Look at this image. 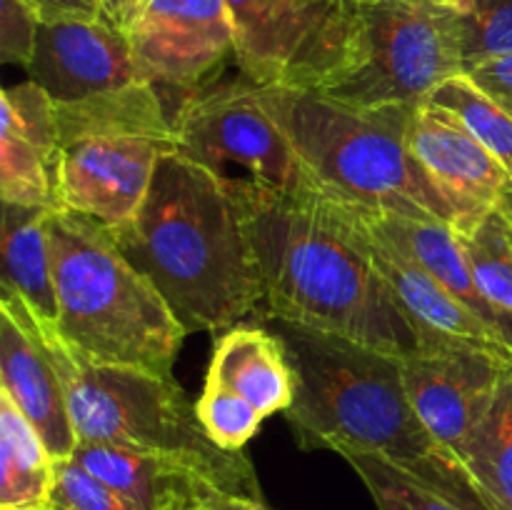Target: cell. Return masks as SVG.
<instances>
[{"instance_id": "cell-1", "label": "cell", "mask_w": 512, "mask_h": 510, "mask_svg": "<svg viewBox=\"0 0 512 510\" xmlns=\"http://www.w3.org/2000/svg\"><path fill=\"white\" fill-rule=\"evenodd\" d=\"M233 190L265 283L263 315L345 335L398 358L425 348L338 200L318 188L278 190L235 178Z\"/></svg>"}, {"instance_id": "cell-2", "label": "cell", "mask_w": 512, "mask_h": 510, "mask_svg": "<svg viewBox=\"0 0 512 510\" xmlns=\"http://www.w3.org/2000/svg\"><path fill=\"white\" fill-rule=\"evenodd\" d=\"M188 333H223L265 305V283L233 178L170 150L143 208L108 228Z\"/></svg>"}, {"instance_id": "cell-3", "label": "cell", "mask_w": 512, "mask_h": 510, "mask_svg": "<svg viewBox=\"0 0 512 510\" xmlns=\"http://www.w3.org/2000/svg\"><path fill=\"white\" fill-rule=\"evenodd\" d=\"M260 323L283 340L293 365L295 398L285 418L300 448L380 455L473 508L490 510L463 463L410 405L398 355L275 315H260Z\"/></svg>"}, {"instance_id": "cell-4", "label": "cell", "mask_w": 512, "mask_h": 510, "mask_svg": "<svg viewBox=\"0 0 512 510\" xmlns=\"http://www.w3.org/2000/svg\"><path fill=\"white\" fill-rule=\"evenodd\" d=\"M58 335L78 358L173 378L185 325L153 283L120 253L108 228L48 210Z\"/></svg>"}, {"instance_id": "cell-5", "label": "cell", "mask_w": 512, "mask_h": 510, "mask_svg": "<svg viewBox=\"0 0 512 510\" xmlns=\"http://www.w3.org/2000/svg\"><path fill=\"white\" fill-rule=\"evenodd\" d=\"M260 100L288 135L313 188L330 198L458 225L410 150L415 108H358L315 90L268 88Z\"/></svg>"}, {"instance_id": "cell-6", "label": "cell", "mask_w": 512, "mask_h": 510, "mask_svg": "<svg viewBox=\"0 0 512 510\" xmlns=\"http://www.w3.org/2000/svg\"><path fill=\"white\" fill-rule=\"evenodd\" d=\"M33 318V315H30ZM65 388L78 443L120 445L183 458L203 468L223 490L263 498L243 450H223L205 435L195 403L175 378L78 358L58 330L35 323Z\"/></svg>"}, {"instance_id": "cell-7", "label": "cell", "mask_w": 512, "mask_h": 510, "mask_svg": "<svg viewBox=\"0 0 512 510\" xmlns=\"http://www.w3.org/2000/svg\"><path fill=\"white\" fill-rule=\"evenodd\" d=\"M348 33L315 93L358 108H418L465 73L458 18L433 0H345Z\"/></svg>"}, {"instance_id": "cell-8", "label": "cell", "mask_w": 512, "mask_h": 510, "mask_svg": "<svg viewBox=\"0 0 512 510\" xmlns=\"http://www.w3.org/2000/svg\"><path fill=\"white\" fill-rule=\"evenodd\" d=\"M170 120L180 153L220 175L225 165H238L268 188H313L288 135L260 100V85L243 73L180 98Z\"/></svg>"}, {"instance_id": "cell-9", "label": "cell", "mask_w": 512, "mask_h": 510, "mask_svg": "<svg viewBox=\"0 0 512 510\" xmlns=\"http://www.w3.org/2000/svg\"><path fill=\"white\" fill-rule=\"evenodd\" d=\"M235 65L268 88L315 90L348 33L345 0H228Z\"/></svg>"}, {"instance_id": "cell-10", "label": "cell", "mask_w": 512, "mask_h": 510, "mask_svg": "<svg viewBox=\"0 0 512 510\" xmlns=\"http://www.w3.org/2000/svg\"><path fill=\"white\" fill-rule=\"evenodd\" d=\"M125 35L140 75L183 98L218 80L235 60L228 0H145Z\"/></svg>"}, {"instance_id": "cell-11", "label": "cell", "mask_w": 512, "mask_h": 510, "mask_svg": "<svg viewBox=\"0 0 512 510\" xmlns=\"http://www.w3.org/2000/svg\"><path fill=\"white\" fill-rule=\"evenodd\" d=\"M170 150L165 140L130 133H93L60 143L55 165V210L85 215L105 228L130 223Z\"/></svg>"}, {"instance_id": "cell-12", "label": "cell", "mask_w": 512, "mask_h": 510, "mask_svg": "<svg viewBox=\"0 0 512 510\" xmlns=\"http://www.w3.org/2000/svg\"><path fill=\"white\" fill-rule=\"evenodd\" d=\"M400 368L418 418L460 460L465 443L512 373V355L478 345H435L400 358Z\"/></svg>"}, {"instance_id": "cell-13", "label": "cell", "mask_w": 512, "mask_h": 510, "mask_svg": "<svg viewBox=\"0 0 512 510\" xmlns=\"http://www.w3.org/2000/svg\"><path fill=\"white\" fill-rule=\"evenodd\" d=\"M410 150L440 195L453 208L455 230L478 223L512 193V173L458 115L440 105H418L410 123Z\"/></svg>"}, {"instance_id": "cell-14", "label": "cell", "mask_w": 512, "mask_h": 510, "mask_svg": "<svg viewBox=\"0 0 512 510\" xmlns=\"http://www.w3.org/2000/svg\"><path fill=\"white\" fill-rule=\"evenodd\" d=\"M28 80L38 83L55 105L143 83L133 48L113 20L43 23L30 60Z\"/></svg>"}, {"instance_id": "cell-15", "label": "cell", "mask_w": 512, "mask_h": 510, "mask_svg": "<svg viewBox=\"0 0 512 510\" xmlns=\"http://www.w3.org/2000/svg\"><path fill=\"white\" fill-rule=\"evenodd\" d=\"M338 203L343 205V213L345 218H348L350 230H353L360 248L365 250L368 260L373 263V268L378 270V275L383 278V283L388 285V290L393 293V298L398 300V305L403 308V313L408 315L410 323H413L415 328H418V333L423 335L425 348L460 343L500 350V353L512 355V350L505 348V345L495 338V333L483 323V320L475 318L463 303H458V300L433 278V275L425 273L418 263H413L398 245H393L388 238H383V235L363 218L358 205L345 203V200H338Z\"/></svg>"}, {"instance_id": "cell-16", "label": "cell", "mask_w": 512, "mask_h": 510, "mask_svg": "<svg viewBox=\"0 0 512 510\" xmlns=\"http://www.w3.org/2000/svg\"><path fill=\"white\" fill-rule=\"evenodd\" d=\"M0 390L20 408L45 440L55 460L70 458L78 448L63 380L35 333L25 303L3 293L0 308Z\"/></svg>"}, {"instance_id": "cell-17", "label": "cell", "mask_w": 512, "mask_h": 510, "mask_svg": "<svg viewBox=\"0 0 512 510\" xmlns=\"http://www.w3.org/2000/svg\"><path fill=\"white\" fill-rule=\"evenodd\" d=\"M60 133L55 103L33 80L0 95V195L3 203L53 208Z\"/></svg>"}, {"instance_id": "cell-18", "label": "cell", "mask_w": 512, "mask_h": 510, "mask_svg": "<svg viewBox=\"0 0 512 510\" xmlns=\"http://www.w3.org/2000/svg\"><path fill=\"white\" fill-rule=\"evenodd\" d=\"M358 208L363 218L383 238L398 245L413 263H418L425 273L433 275L458 303H463L475 318L483 320L493 330L495 338L505 348L512 350V318L495 310L480 293L465 245L453 225L433 218H415V215H400L390 213V210L363 208V205H358Z\"/></svg>"}, {"instance_id": "cell-19", "label": "cell", "mask_w": 512, "mask_h": 510, "mask_svg": "<svg viewBox=\"0 0 512 510\" xmlns=\"http://www.w3.org/2000/svg\"><path fill=\"white\" fill-rule=\"evenodd\" d=\"M70 458L143 510H193L205 490L220 488L203 468L168 453L78 443Z\"/></svg>"}, {"instance_id": "cell-20", "label": "cell", "mask_w": 512, "mask_h": 510, "mask_svg": "<svg viewBox=\"0 0 512 510\" xmlns=\"http://www.w3.org/2000/svg\"><path fill=\"white\" fill-rule=\"evenodd\" d=\"M205 383L243 398L263 420L285 413L295 398V373L283 340L263 323H240L218 335Z\"/></svg>"}, {"instance_id": "cell-21", "label": "cell", "mask_w": 512, "mask_h": 510, "mask_svg": "<svg viewBox=\"0 0 512 510\" xmlns=\"http://www.w3.org/2000/svg\"><path fill=\"white\" fill-rule=\"evenodd\" d=\"M48 210L3 203V293L23 300L35 323L58 330Z\"/></svg>"}, {"instance_id": "cell-22", "label": "cell", "mask_w": 512, "mask_h": 510, "mask_svg": "<svg viewBox=\"0 0 512 510\" xmlns=\"http://www.w3.org/2000/svg\"><path fill=\"white\" fill-rule=\"evenodd\" d=\"M53 480V453L0 390V510H48Z\"/></svg>"}, {"instance_id": "cell-23", "label": "cell", "mask_w": 512, "mask_h": 510, "mask_svg": "<svg viewBox=\"0 0 512 510\" xmlns=\"http://www.w3.org/2000/svg\"><path fill=\"white\" fill-rule=\"evenodd\" d=\"M460 463L490 510H512V373L465 443Z\"/></svg>"}, {"instance_id": "cell-24", "label": "cell", "mask_w": 512, "mask_h": 510, "mask_svg": "<svg viewBox=\"0 0 512 510\" xmlns=\"http://www.w3.org/2000/svg\"><path fill=\"white\" fill-rule=\"evenodd\" d=\"M458 235L480 293L495 310L512 318V215L498 205Z\"/></svg>"}, {"instance_id": "cell-25", "label": "cell", "mask_w": 512, "mask_h": 510, "mask_svg": "<svg viewBox=\"0 0 512 510\" xmlns=\"http://www.w3.org/2000/svg\"><path fill=\"white\" fill-rule=\"evenodd\" d=\"M338 455L360 475L378 510H480L380 455L358 450H343Z\"/></svg>"}, {"instance_id": "cell-26", "label": "cell", "mask_w": 512, "mask_h": 510, "mask_svg": "<svg viewBox=\"0 0 512 510\" xmlns=\"http://www.w3.org/2000/svg\"><path fill=\"white\" fill-rule=\"evenodd\" d=\"M463 120L465 128L490 150L512 173V113L500 100L485 93L470 80L468 73H458L445 80L428 98Z\"/></svg>"}, {"instance_id": "cell-27", "label": "cell", "mask_w": 512, "mask_h": 510, "mask_svg": "<svg viewBox=\"0 0 512 510\" xmlns=\"http://www.w3.org/2000/svg\"><path fill=\"white\" fill-rule=\"evenodd\" d=\"M453 10L465 70L483 60L512 55V0H460Z\"/></svg>"}, {"instance_id": "cell-28", "label": "cell", "mask_w": 512, "mask_h": 510, "mask_svg": "<svg viewBox=\"0 0 512 510\" xmlns=\"http://www.w3.org/2000/svg\"><path fill=\"white\" fill-rule=\"evenodd\" d=\"M195 415L205 435L223 450H243L263 425V415L253 405L215 383H205L195 400Z\"/></svg>"}, {"instance_id": "cell-29", "label": "cell", "mask_w": 512, "mask_h": 510, "mask_svg": "<svg viewBox=\"0 0 512 510\" xmlns=\"http://www.w3.org/2000/svg\"><path fill=\"white\" fill-rule=\"evenodd\" d=\"M48 510H143L73 458L55 460Z\"/></svg>"}, {"instance_id": "cell-30", "label": "cell", "mask_w": 512, "mask_h": 510, "mask_svg": "<svg viewBox=\"0 0 512 510\" xmlns=\"http://www.w3.org/2000/svg\"><path fill=\"white\" fill-rule=\"evenodd\" d=\"M40 18L25 0H0V58L28 68L35 55Z\"/></svg>"}, {"instance_id": "cell-31", "label": "cell", "mask_w": 512, "mask_h": 510, "mask_svg": "<svg viewBox=\"0 0 512 510\" xmlns=\"http://www.w3.org/2000/svg\"><path fill=\"white\" fill-rule=\"evenodd\" d=\"M38 13L40 23L60 20H110L103 0H25Z\"/></svg>"}, {"instance_id": "cell-32", "label": "cell", "mask_w": 512, "mask_h": 510, "mask_svg": "<svg viewBox=\"0 0 512 510\" xmlns=\"http://www.w3.org/2000/svg\"><path fill=\"white\" fill-rule=\"evenodd\" d=\"M465 73L470 75L475 85H480L493 98L512 100V55L483 60L478 65H470Z\"/></svg>"}, {"instance_id": "cell-33", "label": "cell", "mask_w": 512, "mask_h": 510, "mask_svg": "<svg viewBox=\"0 0 512 510\" xmlns=\"http://www.w3.org/2000/svg\"><path fill=\"white\" fill-rule=\"evenodd\" d=\"M193 510H273L263 503V498H250V495H235L228 490L208 488L198 498Z\"/></svg>"}, {"instance_id": "cell-34", "label": "cell", "mask_w": 512, "mask_h": 510, "mask_svg": "<svg viewBox=\"0 0 512 510\" xmlns=\"http://www.w3.org/2000/svg\"><path fill=\"white\" fill-rule=\"evenodd\" d=\"M143 3L145 0H103V8H105V15H108L118 28L125 30Z\"/></svg>"}, {"instance_id": "cell-35", "label": "cell", "mask_w": 512, "mask_h": 510, "mask_svg": "<svg viewBox=\"0 0 512 510\" xmlns=\"http://www.w3.org/2000/svg\"><path fill=\"white\" fill-rule=\"evenodd\" d=\"M435 5H443V8H458L460 0H433Z\"/></svg>"}, {"instance_id": "cell-36", "label": "cell", "mask_w": 512, "mask_h": 510, "mask_svg": "<svg viewBox=\"0 0 512 510\" xmlns=\"http://www.w3.org/2000/svg\"><path fill=\"white\" fill-rule=\"evenodd\" d=\"M503 208H505V210H508V213L512 215V193H508V195H505V200H503Z\"/></svg>"}, {"instance_id": "cell-37", "label": "cell", "mask_w": 512, "mask_h": 510, "mask_svg": "<svg viewBox=\"0 0 512 510\" xmlns=\"http://www.w3.org/2000/svg\"><path fill=\"white\" fill-rule=\"evenodd\" d=\"M495 100H498V98H495ZM500 103H503V105H505V108H508V110H510V113H512V100H500Z\"/></svg>"}]
</instances>
